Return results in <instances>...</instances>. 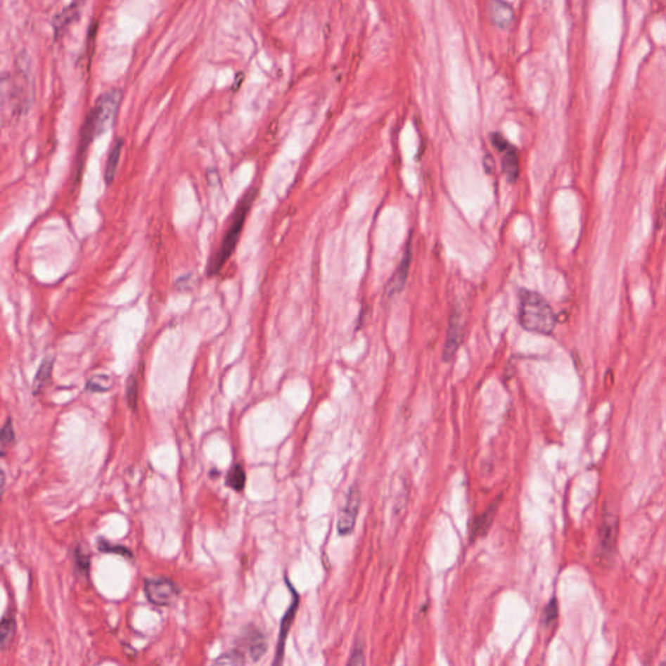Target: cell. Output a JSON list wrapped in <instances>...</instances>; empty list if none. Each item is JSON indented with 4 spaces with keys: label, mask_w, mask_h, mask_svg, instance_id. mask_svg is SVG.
I'll return each instance as SVG.
<instances>
[{
    "label": "cell",
    "mask_w": 666,
    "mask_h": 666,
    "mask_svg": "<svg viewBox=\"0 0 666 666\" xmlns=\"http://www.w3.org/2000/svg\"><path fill=\"white\" fill-rule=\"evenodd\" d=\"M111 388H113L111 378L103 373L91 376L87 384V390L89 392H96V393H103Z\"/></svg>",
    "instance_id": "obj_19"
},
{
    "label": "cell",
    "mask_w": 666,
    "mask_h": 666,
    "mask_svg": "<svg viewBox=\"0 0 666 666\" xmlns=\"http://www.w3.org/2000/svg\"><path fill=\"white\" fill-rule=\"evenodd\" d=\"M364 644L362 643H355L354 648L352 651V655H350V658L347 661V665H364Z\"/></svg>",
    "instance_id": "obj_25"
},
{
    "label": "cell",
    "mask_w": 666,
    "mask_h": 666,
    "mask_svg": "<svg viewBox=\"0 0 666 666\" xmlns=\"http://www.w3.org/2000/svg\"><path fill=\"white\" fill-rule=\"evenodd\" d=\"M122 91L119 89H113L104 93L96 101L94 108L89 113L87 122L84 124L79 143V155L87 151V146L96 137L102 136L111 129L116 120V116L122 103Z\"/></svg>",
    "instance_id": "obj_2"
},
{
    "label": "cell",
    "mask_w": 666,
    "mask_h": 666,
    "mask_svg": "<svg viewBox=\"0 0 666 666\" xmlns=\"http://www.w3.org/2000/svg\"><path fill=\"white\" fill-rule=\"evenodd\" d=\"M462 318H461V312L459 309H454L452 312L450 316L449 327H448V333H447V340L444 345V353H442V359L445 362H449L450 359L457 353L461 341H462Z\"/></svg>",
    "instance_id": "obj_8"
},
{
    "label": "cell",
    "mask_w": 666,
    "mask_h": 666,
    "mask_svg": "<svg viewBox=\"0 0 666 666\" xmlns=\"http://www.w3.org/2000/svg\"><path fill=\"white\" fill-rule=\"evenodd\" d=\"M99 551L103 552V553H115L120 554V556H128L130 557L132 553H130L129 549L122 546V545H113L107 542V540H99Z\"/></svg>",
    "instance_id": "obj_24"
},
{
    "label": "cell",
    "mask_w": 666,
    "mask_h": 666,
    "mask_svg": "<svg viewBox=\"0 0 666 666\" xmlns=\"http://www.w3.org/2000/svg\"><path fill=\"white\" fill-rule=\"evenodd\" d=\"M257 193H258V191L255 188H251L243 194V198L238 200L219 249L211 257V260H208L207 275H210V276H214V275H217V272H220L222 269L224 267L226 260L232 257V254L237 248V243L240 240L241 232H243L245 220H246L248 214L250 211L254 199L257 198Z\"/></svg>",
    "instance_id": "obj_1"
},
{
    "label": "cell",
    "mask_w": 666,
    "mask_h": 666,
    "mask_svg": "<svg viewBox=\"0 0 666 666\" xmlns=\"http://www.w3.org/2000/svg\"><path fill=\"white\" fill-rule=\"evenodd\" d=\"M496 509H497V504H494V505H491L483 514H480V515L474 520V526H473V530H471V540H475L478 537H485V534L488 532V530L492 526L494 514H496Z\"/></svg>",
    "instance_id": "obj_14"
},
{
    "label": "cell",
    "mask_w": 666,
    "mask_h": 666,
    "mask_svg": "<svg viewBox=\"0 0 666 666\" xmlns=\"http://www.w3.org/2000/svg\"><path fill=\"white\" fill-rule=\"evenodd\" d=\"M518 319L528 332L545 336L553 333L557 323L553 309L544 297L527 289L519 292Z\"/></svg>",
    "instance_id": "obj_3"
},
{
    "label": "cell",
    "mask_w": 666,
    "mask_h": 666,
    "mask_svg": "<svg viewBox=\"0 0 666 666\" xmlns=\"http://www.w3.org/2000/svg\"><path fill=\"white\" fill-rule=\"evenodd\" d=\"M52 369H53V359H44V362L39 366L37 375H35L34 381H33V393L38 395L42 392L44 387L49 384L51 379Z\"/></svg>",
    "instance_id": "obj_17"
},
{
    "label": "cell",
    "mask_w": 666,
    "mask_h": 666,
    "mask_svg": "<svg viewBox=\"0 0 666 666\" xmlns=\"http://www.w3.org/2000/svg\"><path fill=\"white\" fill-rule=\"evenodd\" d=\"M215 664H217V665H243L245 658L238 649H233V651L224 653L223 656L217 658Z\"/></svg>",
    "instance_id": "obj_21"
},
{
    "label": "cell",
    "mask_w": 666,
    "mask_h": 666,
    "mask_svg": "<svg viewBox=\"0 0 666 666\" xmlns=\"http://www.w3.org/2000/svg\"><path fill=\"white\" fill-rule=\"evenodd\" d=\"M0 440H1V450H3V454L4 452L7 449V447L11 445L13 440H15V430H13V422L12 419L8 418L6 424L3 425L1 428V433H0Z\"/></svg>",
    "instance_id": "obj_22"
},
{
    "label": "cell",
    "mask_w": 666,
    "mask_h": 666,
    "mask_svg": "<svg viewBox=\"0 0 666 666\" xmlns=\"http://www.w3.org/2000/svg\"><path fill=\"white\" fill-rule=\"evenodd\" d=\"M359 506H361V491L357 487H353L347 494L345 506L342 508V511H340V515H338V531L340 535L345 537L353 532Z\"/></svg>",
    "instance_id": "obj_7"
},
{
    "label": "cell",
    "mask_w": 666,
    "mask_h": 666,
    "mask_svg": "<svg viewBox=\"0 0 666 666\" xmlns=\"http://www.w3.org/2000/svg\"><path fill=\"white\" fill-rule=\"evenodd\" d=\"M122 148H124V141H122V139H119L113 143V148H111V151H110V154H108L105 168H104V181H105L107 185H110V184L113 182V179H115V174H116L117 167H119V162H120Z\"/></svg>",
    "instance_id": "obj_13"
},
{
    "label": "cell",
    "mask_w": 666,
    "mask_h": 666,
    "mask_svg": "<svg viewBox=\"0 0 666 666\" xmlns=\"http://www.w3.org/2000/svg\"><path fill=\"white\" fill-rule=\"evenodd\" d=\"M15 632H16V620H15V615L13 612L8 610L3 620H1V626H0V646H1V651H6L11 646V643L13 641V636H15Z\"/></svg>",
    "instance_id": "obj_15"
},
{
    "label": "cell",
    "mask_w": 666,
    "mask_h": 666,
    "mask_svg": "<svg viewBox=\"0 0 666 666\" xmlns=\"http://www.w3.org/2000/svg\"><path fill=\"white\" fill-rule=\"evenodd\" d=\"M246 644H248V651L250 653V658L252 661H260L263 658V655L267 652L269 643L267 638L263 632L255 629H251L248 636H246Z\"/></svg>",
    "instance_id": "obj_12"
},
{
    "label": "cell",
    "mask_w": 666,
    "mask_h": 666,
    "mask_svg": "<svg viewBox=\"0 0 666 666\" xmlns=\"http://www.w3.org/2000/svg\"><path fill=\"white\" fill-rule=\"evenodd\" d=\"M410 260H411V251H410V246L407 248L406 251H405V255L404 258L401 260L398 269H396L395 275L392 276V278L387 286V297L388 298H393L395 295H398L402 288L405 286L406 283L407 275H409V269H410Z\"/></svg>",
    "instance_id": "obj_10"
},
{
    "label": "cell",
    "mask_w": 666,
    "mask_h": 666,
    "mask_svg": "<svg viewBox=\"0 0 666 666\" xmlns=\"http://www.w3.org/2000/svg\"><path fill=\"white\" fill-rule=\"evenodd\" d=\"M180 591L172 580L167 578H153L145 580V595L148 601L156 606H171L177 598Z\"/></svg>",
    "instance_id": "obj_5"
},
{
    "label": "cell",
    "mask_w": 666,
    "mask_h": 666,
    "mask_svg": "<svg viewBox=\"0 0 666 666\" xmlns=\"http://www.w3.org/2000/svg\"><path fill=\"white\" fill-rule=\"evenodd\" d=\"M289 589H292L293 592V601H292V606H289V609L286 610V615L283 617L281 620V623H280V632H278V641H277V651H276V658H275V661L274 664H280L283 661V656H284V647H286V636H288V632L290 630V626H292V622L295 620V610L298 608V600L300 597L297 595L295 589L290 586L289 582H286Z\"/></svg>",
    "instance_id": "obj_9"
},
{
    "label": "cell",
    "mask_w": 666,
    "mask_h": 666,
    "mask_svg": "<svg viewBox=\"0 0 666 666\" xmlns=\"http://www.w3.org/2000/svg\"><path fill=\"white\" fill-rule=\"evenodd\" d=\"M492 143L502 155V171L509 182H515L519 176V156L517 148L511 145L501 134L492 136Z\"/></svg>",
    "instance_id": "obj_6"
},
{
    "label": "cell",
    "mask_w": 666,
    "mask_h": 666,
    "mask_svg": "<svg viewBox=\"0 0 666 666\" xmlns=\"http://www.w3.org/2000/svg\"><path fill=\"white\" fill-rule=\"evenodd\" d=\"M618 537V517L615 513H606L598 530V553L604 563L613 561Z\"/></svg>",
    "instance_id": "obj_4"
},
{
    "label": "cell",
    "mask_w": 666,
    "mask_h": 666,
    "mask_svg": "<svg viewBox=\"0 0 666 666\" xmlns=\"http://www.w3.org/2000/svg\"><path fill=\"white\" fill-rule=\"evenodd\" d=\"M491 18L496 26L500 29H506L511 25L514 20V12L508 3L502 0H492L491 3Z\"/></svg>",
    "instance_id": "obj_11"
},
{
    "label": "cell",
    "mask_w": 666,
    "mask_h": 666,
    "mask_svg": "<svg viewBox=\"0 0 666 666\" xmlns=\"http://www.w3.org/2000/svg\"><path fill=\"white\" fill-rule=\"evenodd\" d=\"M79 4H81L79 1L72 3L68 8L63 9V12H61L60 15H58L56 18H53L52 25H53L56 35L60 34L61 32H63L67 26L70 25V24L78 18V15H79Z\"/></svg>",
    "instance_id": "obj_16"
},
{
    "label": "cell",
    "mask_w": 666,
    "mask_h": 666,
    "mask_svg": "<svg viewBox=\"0 0 666 666\" xmlns=\"http://www.w3.org/2000/svg\"><path fill=\"white\" fill-rule=\"evenodd\" d=\"M225 485L237 492L243 491L246 485V473L241 465H234L233 468L229 470L225 479Z\"/></svg>",
    "instance_id": "obj_18"
},
{
    "label": "cell",
    "mask_w": 666,
    "mask_h": 666,
    "mask_svg": "<svg viewBox=\"0 0 666 666\" xmlns=\"http://www.w3.org/2000/svg\"><path fill=\"white\" fill-rule=\"evenodd\" d=\"M75 561H76V565L79 568V570L84 571V572H87L89 571V568H90V558L85 552L79 551V549H76L75 551Z\"/></svg>",
    "instance_id": "obj_26"
},
{
    "label": "cell",
    "mask_w": 666,
    "mask_h": 666,
    "mask_svg": "<svg viewBox=\"0 0 666 666\" xmlns=\"http://www.w3.org/2000/svg\"><path fill=\"white\" fill-rule=\"evenodd\" d=\"M558 617V604H557V600L556 598H552L543 610V615H542V620H543V625L545 627L551 626L552 623L557 620Z\"/></svg>",
    "instance_id": "obj_23"
},
{
    "label": "cell",
    "mask_w": 666,
    "mask_h": 666,
    "mask_svg": "<svg viewBox=\"0 0 666 666\" xmlns=\"http://www.w3.org/2000/svg\"><path fill=\"white\" fill-rule=\"evenodd\" d=\"M125 393H127V401H128V405H129L132 410L137 409V401H139V381H137V378L134 375L129 376V379L127 381V388H125Z\"/></svg>",
    "instance_id": "obj_20"
}]
</instances>
